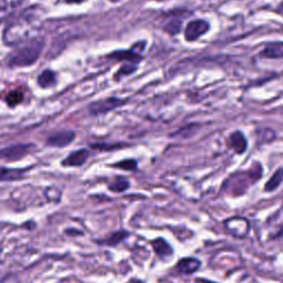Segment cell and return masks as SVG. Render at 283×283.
<instances>
[{"label": "cell", "mask_w": 283, "mask_h": 283, "mask_svg": "<svg viewBox=\"0 0 283 283\" xmlns=\"http://www.w3.org/2000/svg\"><path fill=\"white\" fill-rule=\"evenodd\" d=\"M26 10L21 17L9 25L4 31V42L7 46H16L28 41L40 29V21L31 12Z\"/></svg>", "instance_id": "6da1fadb"}, {"label": "cell", "mask_w": 283, "mask_h": 283, "mask_svg": "<svg viewBox=\"0 0 283 283\" xmlns=\"http://www.w3.org/2000/svg\"><path fill=\"white\" fill-rule=\"evenodd\" d=\"M261 177H262V167L259 163H255L248 172L237 173L232 175L229 180H227L226 185H229V192L232 195L239 196L242 195L249 186L257 183Z\"/></svg>", "instance_id": "7a4b0ae2"}, {"label": "cell", "mask_w": 283, "mask_h": 283, "mask_svg": "<svg viewBox=\"0 0 283 283\" xmlns=\"http://www.w3.org/2000/svg\"><path fill=\"white\" fill-rule=\"evenodd\" d=\"M43 46H45V41L42 39H33L29 45L17 50L10 56L8 64L10 67H27L33 64L40 56Z\"/></svg>", "instance_id": "3957f363"}, {"label": "cell", "mask_w": 283, "mask_h": 283, "mask_svg": "<svg viewBox=\"0 0 283 283\" xmlns=\"http://www.w3.org/2000/svg\"><path fill=\"white\" fill-rule=\"evenodd\" d=\"M224 228L231 236L236 238H244L250 230V223L243 217H234L224 221Z\"/></svg>", "instance_id": "277c9868"}, {"label": "cell", "mask_w": 283, "mask_h": 283, "mask_svg": "<svg viewBox=\"0 0 283 283\" xmlns=\"http://www.w3.org/2000/svg\"><path fill=\"white\" fill-rule=\"evenodd\" d=\"M33 146L34 145L32 144L12 145V146L0 150V157L7 159V161H18V159L23 158L30 153Z\"/></svg>", "instance_id": "5b68a950"}, {"label": "cell", "mask_w": 283, "mask_h": 283, "mask_svg": "<svg viewBox=\"0 0 283 283\" xmlns=\"http://www.w3.org/2000/svg\"><path fill=\"white\" fill-rule=\"evenodd\" d=\"M209 24L205 20H193L186 26L185 39L187 41L197 40L209 30Z\"/></svg>", "instance_id": "8992f818"}, {"label": "cell", "mask_w": 283, "mask_h": 283, "mask_svg": "<svg viewBox=\"0 0 283 283\" xmlns=\"http://www.w3.org/2000/svg\"><path fill=\"white\" fill-rule=\"evenodd\" d=\"M76 139V133L72 130H60L50 135L47 140V144L53 147H64L71 144Z\"/></svg>", "instance_id": "52a82bcc"}, {"label": "cell", "mask_w": 283, "mask_h": 283, "mask_svg": "<svg viewBox=\"0 0 283 283\" xmlns=\"http://www.w3.org/2000/svg\"><path fill=\"white\" fill-rule=\"evenodd\" d=\"M123 103V101L116 98H110V99H105L102 101H98L96 103H92L89 107L90 113L93 115H98V114H102L106 113L108 111H112L113 108L120 106Z\"/></svg>", "instance_id": "ba28073f"}, {"label": "cell", "mask_w": 283, "mask_h": 283, "mask_svg": "<svg viewBox=\"0 0 283 283\" xmlns=\"http://www.w3.org/2000/svg\"><path fill=\"white\" fill-rule=\"evenodd\" d=\"M228 145L236 154L241 155L247 150L248 142H247L246 136L242 132H240V130H235L228 137Z\"/></svg>", "instance_id": "9c48e42d"}, {"label": "cell", "mask_w": 283, "mask_h": 283, "mask_svg": "<svg viewBox=\"0 0 283 283\" xmlns=\"http://www.w3.org/2000/svg\"><path fill=\"white\" fill-rule=\"evenodd\" d=\"M90 153L88 149H79L76 152H72V153L62 161L63 166H68V167H79V166H82L86 161H88Z\"/></svg>", "instance_id": "30bf717a"}, {"label": "cell", "mask_w": 283, "mask_h": 283, "mask_svg": "<svg viewBox=\"0 0 283 283\" xmlns=\"http://www.w3.org/2000/svg\"><path fill=\"white\" fill-rule=\"evenodd\" d=\"M201 263L198 259L196 258H184L178 261L175 269L180 274H193L196 271H198Z\"/></svg>", "instance_id": "8fae6325"}, {"label": "cell", "mask_w": 283, "mask_h": 283, "mask_svg": "<svg viewBox=\"0 0 283 283\" xmlns=\"http://www.w3.org/2000/svg\"><path fill=\"white\" fill-rule=\"evenodd\" d=\"M260 56L266 59H281L283 58V42H270L260 52Z\"/></svg>", "instance_id": "7c38bea8"}, {"label": "cell", "mask_w": 283, "mask_h": 283, "mask_svg": "<svg viewBox=\"0 0 283 283\" xmlns=\"http://www.w3.org/2000/svg\"><path fill=\"white\" fill-rule=\"evenodd\" d=\"M153 248L158 257L163 259L168 258L173 255V248L171 244L163 238H157L153 241Z\"/></svg>", "instance_id": "4fadbf2b"}, {"label": "cell", "mask_w": 283, "mask_h": 283, "mask_svg": "<svg viewBox=\"0 0 283 283\" xmlns=\"http://www.w3.org/2000/svg\"><path fill=\"white\" fill-rule=\"evenodd\" d=\"M26 171L18 168L0 167V181H14L25 177Z\"/></svg>", "instance_id": "5bb4252c"}, {"label": "cell", "mask_w": 283, "mask_h": 283, "mask_svg": "<svg viewBox=\"0 0 283 283\" xmlns=\"http://www.w3.org/2000/svg\"><path fill=\"white\" fill-rule=\"evenodd\" d=\"M128 235H129L128 232H126L124 230H120V231L113 232L112 235L102 239V240H99V242H100V244L112 246L113 247V246H116V244H119L120 242H122Z\"/></svg>", "instance_id": "9a60e30c"}, {"label": "cell", "mask_w": 283, "mask_h": 283, "mask_svg": "<svg viewBox=\"0 0 283 283\" xmlns=\"http://www.w3.org/2000/svg\"><path fill=\"white\" fill-rule=\"evenodd\" d=\"M282 180H283V168H279L271 176V178L267 181V184L265 185V191L268 193L274 192L281 185Z\"/></svg>", "instance_id": "2e32d148"}, {"label": "cell", "mask_w": 283, "mask_h": 283, "mask_svg": "<svg viewBox=\"0 0 283 283\" xmlns=\"http://www.w3.org/2000/svg\"><path fill=\"white\" fill-rule=\"evenodd\" d=\"M38 83L43 89L51 88L55 84V74L51 70H45L38 79Z\"/></svg>", "instance_id": "e0dca14e"}, {"label": "cell", "mask_w": 283, "mask_h": 283, "mask_svg": "<svg viewBox=\"0 0 283 283\" xmlns=\"http://www.w3.org/2000/svg\"><path fill=\"white\" fill-rule=\"evenodd\" d=\"M128 187H129V183L125 178L118 177L115 178L110 185H108V190L113 193H123L125 192Z\"/></svg>", "instance_id": "ac0fdd59"}, {"label": "cell", "mask_w": 283, "mask_h": 283, "mask_svg": "<svg viewBox=\"0 0 283 283\" xmlns=\"http://www.w3.org/2000/svg\"><path fill=\"white\" fill-rule=\"evenodd\" d=\"M23 0H0V12L3 14L9 13L21 4Z\"/></svg>", "instance_id": "d6986e66"}, {"label": "cell", "mask_w": 283, "mask_h": 283, "mask_svg": "<svg viewBox=\"0 0 283 283\" xmlns=\"http://www.w3.org/2000/svg\"><path fill=\"white\" fill-rule=\"evenodd\" d=\"M23 99H24V93L20 90H14V91H11L8 96H7L6 101H7V104L9 106H14L19 104L21 101H23Z\"/></svg>", "instance_id": "ffe728a7"}, {"label": "cell", "mask_w": 283, "mask_h": 283, "mask_svg": "<svg viewBox=\"0 0 283 283\" xmlns=\"http://www.w3.org/2000/svg\"><path fill=\"white\" fill-rule=\"evenodd\" d=\"M112 167L120 168L123 171H135L137 168V163L134 159H124V161L113 164Z\"/></svg>", "instance_id": "44dd1931"}, {"label": "cell", "mask_w": 283, "mask_h": 283, "mask_svg": "<svg viewBox=\"0 0 283 283\" xmlns=\"http://www.w3.org/2000/svg\"><path fill=\"white\" fill-rule=\"evenodd\" d=\"M164 29H165V31L168 32L169 34H173V35L177 34L181 29V20L177 19V18L172 19L171 21H168V23L165 25Z\"/></svg>", "instance_id": "7402d4cb"}, {"label": "cell", "mask_w": 283, "mask_h": 283, "mask_svg": "<svg viewBox=\"0 0 283 283\" xmlns=\"http://www.w3.org/2000/svg\"><path fill=\"white\" fill-rule=\"evenodd\" d=\"M136 68H137V63L128 62V63H126V64L123 65V67L120 69L118 77L121 78V77H123V76H127V74L133 73V72L136 70Z\"/></svg>", "instance_id": "603a6c76"}, {"label": "cell", "mask_w": 283, "mask_h": 283, "mask_svg": "<svg viewBox=\"0 0 283 283\" xmlns=\"http://www.w3.org/2000/svg\"><path fill=\"white\" fill-rule=\"evenodd\" d=\"M92 148L100 149V150H113V149H118L121 148L122 146L119 144H104V143H98V144H92L91 145Z\"/></svg>", "instance_id": "cb8c5ba5"}, {"label": "cell", "mask_w": 283, "mask_h": 283, "mask_svg": "<svg viewBox=\"0 0 283 283\" xmlns=\"http://www.w3.org/2000/svg\"><path fill=\"white\" fill-rule=\"evenodd\" d=\"M68 4H81L83 2H85V0H65Z\"/></svg>", "instance_id": "d4e9b609"}, {"label": "cell", "mask_w": 283, "mask_h": 283, "mask_svg": "<svg viewBox=\"0 0 283 283\" xmlns=\"http://www.w3.org/2000/svg\"><path fill=\"white\" fill-rule=\"evenodd\" d=\"M195 283H216V282L208 281V280H205V279H197L195 281Z\"/></svg>", "instance_id": "484cf974"}, {"label": "cell", "mask_w": 283, "mask_h": 283, "mask_svg": "<svg viewBox=\"0 0 283 283\" xmlns=\"http://www.w3.org/2000/svg\"><path fill=\"white\" fill-rule=\"evenodd\" d=\"M277 11L279 12V13H281V14H283V2L279 5V7H278V9H277Z\"/></svg>", "instance_id": "4316f807"}, {"label": "cell", "mask_w": 283, "mask_h": 283, "mask_svg": "<svg viewBox=\"0 0 283 283\" xmlns=\"http://www.w3.org/2000/svg\"><path fill=\"white\" fill-rule=\"evenodd\" d=\"M110 2H112V3H119V2H121V0H110Z\"/></svg>", "instance_id": "83f0119b"}]
</instances>
